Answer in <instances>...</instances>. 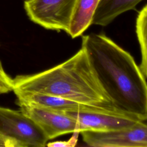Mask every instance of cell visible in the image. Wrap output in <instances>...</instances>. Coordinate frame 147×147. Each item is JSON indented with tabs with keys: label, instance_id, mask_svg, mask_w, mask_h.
Segmentation results:
<instances>
[{
	"label": "cell",
	"instance_id": "1",
	"mask_svg": "<svg viewBox=\"0 0 147 147\" xmlns=\"http://www.w3.org/2000/svg\"><path fill=\"white\" fill-rule=\"evenodd\" d=\"M81 47L113 105L146 117L147 82L133 56L103 33L83 36Z\"/></svg>",
	"mask_w": 147,
	"mask_h": 147
},
{
	"label": "cell",
	"instance_id": "2",
	"mask_svg": "<svg viewBox=\"0 0 147 147\" xmlns=\"http://www.w3.org/2000/svg\"><path fill=\"white\" fill-rule=\"evenodd\" d=\"M13 91L46 94L87 105L115 106L82 47L73 56L51 68L16 76Z\"/></svg>",
	"mask_w": 147,
	"mask_h": 147
},
{
	"label": "cell",
	"instance_id": "3",
	"mask_svg": "<svg viewBox=\"0 0 147 147\" xmlns=\"http://www.w3.org/2000/svg\"><path fill=\"white\" fill-rule=\"evenodd\" d=\"M78 122L80 131H111L132 126L141 118L115 106L106 107L84 105L82 107L65 112Z\"/></svg>",
	"mask_w": 147,
	"mask_h": 147
},
{
	"label": "cell",
	"instance_id": "4",
	"mask_svg": "<svg viewBox=\"0 0 147 147\" xmlns=\"http://www.w3.org/2000/svg\"><path fill=\"white\" fill-rule=\"evenodd\" d=\"M0 135L19 147H43L49 141L38 125L21 110L0 106Z\"/></svg>",
	"mask_w": 147,
	"mask_h": 147
},
{
	"label": "cell",
	"instance_id": "5",
	"mask_svg": "<svg viewBox=\"0 0 147 147\" xmlns=\"http://www.w3.org/2000/svg\"><path fill=\"white\" fill-rule=\"evenodd\" d=\"M76 0H26L29 18L45 29L67 33Z\"/></svg>",
	"mask_w": 147,
	"mask_h": 147
},
{
	"label": "cell",
	"instance_id": "6",
	"mask_svg": "<svg viewBox=\"0 0 147 147\" xmlns=\"http://www.w3.org/2000/svg\"><path fill=\"white\" fill-rule=\"evenodd\" d=\"M80 134L83 142L92 147H147V117L122 130H83Z\"/></svg>",
	"mask_w": 147,
	"mask_h": 147
},
{
	"label": "cell",
	"instance_id": "7",
	"mask_svg": "<svg viewBox=\"0 0 147 147\" xmlns=\"http://www.w3.org/2000/svg\"><path fill=\"white\" fill-rule=\"evenodd\" d=\"M19 106L25 114L38 125L49 140L75 130L80 131L77 121L65 112L24 105Z\"/></svg>",
	"mask_w": 147,
	"mask_h": 147
},
{
	"label": "cell",
	"instance_id": "8",
	"mask_svg": "<svg viewBox=\"0 0 147 147\" xmlns=\"http://www.w3.org/2000/svg\"><path fill=\"white\" fill-rule=\"evenodd\" d=\"M14 94L18 105H24L61 112L76 110L86 105L60 96L39 92H16Z\"/></svg>",
	"mask_w": 147,
	"mask_h": 147
},
{
	"label": "cell",
	"instance_id": "9",
	"mask_svg": "<svg viewBox=\"0 0 147 147\" xmlns=\"http://www.w3.org/2000/svg\"><path fill=\"white\" fill-rule=\"evenodd\" d=\"M100 1V0H76L67 33L72 38L82 36L92 25Z\"/></svg>",
	"mask_w": 147,
	"mask_h": 147
},
{
	"label": "cell",
	"instance_id": "10",
	"mask_svg": "<svg viewBox=\"0 0 147 147\" xmlns=\"http://www.w3.org/2000/svg\"><path fill=\"white\" fill-rule=\"evenodd\" d=\"M142 0H100L92 25L105 26L120 14L134 9Z\"/></svg>",
	"mask_w": 147,
	"mask_h": 147
},
{
	"label": "cell",
	"instance_id": "11",
	"mask_svg": "<svg viewBox=\"0 0 147 147\" xmlns=\"http://www.w3.org/2000/svg\"><path fill=\"white\" fill-rule=\"evenodd\" d=\"M136 29L141 53V61L139 67L147 79V4L138 12Z\"/></svg>",
	"mask_w": 147,
	"mask_h": 147
},
{
	"label": "cell",
	"instance_id": "12",
	"mask_svg": "<svg viewBox=\"0 0 147 147\" xmlns=\"http://www.w3.org/2000/svg\"><path fill=\"white\" fill-rule=\"evenodd\" d=\"M80 131L75 130L72 133L71 138L67 141H57L49 142L47 145L49 147H74L77 144Z\"/></svg>",
	"mask_w": 147,
	"mask_h": 147
},
{
	"label": "cell",
	"instance_id": "13",
	"mask_svg": "<svg viewBox=\"0 0 147 147\" xmlns=\"http://www.w3.org/2000/svg\"><path fill=\"white\" fill-rule=\"evenodd\" d=\"M0 84L13 91V79H11L5 71L0 61Z\"/></svg>",
	"mask_w": 147,
	"mask_h": 147
},
{
	"label": "cell",
	"instance_id": "14",
	"mask_svg": "<svg viewBox=\"0 0 147 147\" xmlns=\"http://www.w3.org/2000/svg\"><path fill=\"white\" fill-rule=\"evenodd\" d=\"M10 91L6 87L2 86L0 84V95L1 94H5V93H7V92H10Z\"/></svg>",
	"mask_w": 147,
	"mask_h": 147
},
{
	"label": "cell",
	"instance_id": "15",
	"mask_svg": "<svg viewBox=\"0 0 147 147\" xmlns=\"http://www.w3.org/2000/svg\"><path fill=\"white\" fill-rule=\"evenodd\" d=\"M23 1H26V0H23Z\"/></svg>",
	"mask_w": 147,
	"mask_h": 147
}]
</instances>
